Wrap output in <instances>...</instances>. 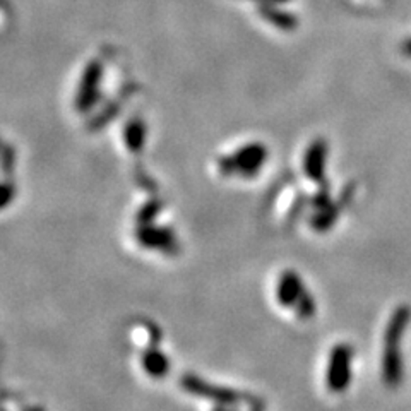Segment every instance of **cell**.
Returning <instances> with one entry per match:
<instances>
[{
	"label": "cell",
	"instance_id": "cell-3",
	"mask_svg": "<svg viewBox=\"0 0 411 411\" xmlns=\"http://www.w3.org/2000/svg\"><path fill=\"white\" fill-rule=\"evenodd\" d=\"M351 348L347 347V344H338L336 348H332L326 376L327 388L332 393H343L349 385V381H351Z\"/></svg>",
	"mask_w": 411,
	"mask_h": 411
},
{
	"label": "cell",
	"instance_id": "cell-6",
	"mask_svg": "<svg viewBox=\"0 0 411 411\" xmlns=\"http://www.w3.org/2000/svg\"><path fill=\"white\" fill-rule=\"evenodd\" d=\"M100 65H91V67L88 69V72H86V77H84V82H82L81 86V91H79V106H88L89 103L93 101L94 98V93H96V88H98V81H100Z\"/></svg>",
	"mask_w": 411,
	"mask_h": 411
},
{
	"label": "cell",
	"instance_id": "cell-5",
	"mask_svg": "<svg viewBox=\"0 0 411 411\" xmlns=\"http://www.w3.org/2000/svg\"><path fill=\"white\" fill-rule=\"evenodd\" d=\"M324 158H326V146L322 141H315L308 147L305 156V171L308 176L319 180L324 170Z\"/></svg>",
	"mask_w": 411,
	"mask_h": 411
},
{
	"label": "cell",
	"instance_id": "cell-4",
	"mask_svg": "<svg viewBox=\"0 0 411 411\" xmlns=\"http://www.w3.org/2000/svg\"><path fill=\"white\" fill-rule=\"evenodd\" d=\"M264 156H266L264 147L254 144V146L245 147V150H242L240 153H237L235 156L226 159L225 167L228 168V170H235V171H240V174L252 175L262 167Z\"/></svg>",
	"mask_w": 411,
	"mask_h": 411
},
{
	"label": "cell",
	"instance_id": "cell-8",
	"mask_svg": "<svg viewBox=\"0 0 411 411\" xmlns=\"http://www.w3.org/2000/svg\"><path fill=\"white\" fill-rule=\"evenodd\" d=\"M405 50H406V52H408V53H410V55H411V41H408V43H406Z\"/></svg>",
	"mask_w": 411,
	"mask_h": 411
},
{
	"label": "cell",
	"instance_id": "cell-2",
	"mask_svg": "<svg viewBox=\"0 0 411 411\" xmlns=\"http://www.w3.org/2000/svg\"><path fill=\"white\" fill-rule=\"evenodd\" d=\"M276 298L281 305L297 307L302 315L300 317H310L314 314V302L303 290L302 279L293 271H285L278 281Z\"/></svg>",
	"mask_w": 411,
	"mask_h": 411
},
{
	"label": "cell",
	"instance_id": "cell-1",
	"mask_svg": "<svg viewBox=\"0 0 411 411\" xmlns=\"http://www.w3.org/2000/svg\"><path fill=\"white\" fill-rule=\"evenodd\" d=\"M410 319L408 308L400 307L394 310L393 317H390L388 329H385L384 336V356H382V373L388 385H400L402 367H401V356H400V344L402 332H405L406 322Z\"/></svg>",
	"mask_w": 411,
	"mask_h": 411
},
{
	"label": "cell",
	"instance_id": "cell-7",
	"mask_svg": "<svg viewBox=\"0 0 411 411\" xmlns=\"http://www.w3.org/2000/svg\"><path fill=\"white\" fill-rule=\"evenodd\" d=\"M266 18L271 21V23H276L278 26H281L283 30H293L295 26V19L291 16L285 14V12H278V11H266Z\"/></svg>",
	"mask_w": 411,
	"mask_h": 411
}]
</instances>
